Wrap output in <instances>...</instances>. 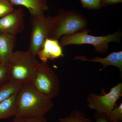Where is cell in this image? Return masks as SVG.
Listing matches in <instances>:
<instances>
[{
  "label": "cell",
  "instance_id": "14",
  "mask_svg": "<svg viewBox=\"0 0 122 122\" xmlns=\"http://www.w3.org/2000/svg\"><path fill=\"white\" fill-rule=\"evenodd\" d=\"M21 84L10 80L0 88V103L18 91Z\"/></svg>",
  "mask_w": 122,
  "mask_h": 122
},
{
  "label": "cell",
  "instance_id": "22",
  "mask_svg": "<svg viewBox=\"0 0 122 122\" xmlns=\"http://www.w3.org/2000/svg\"><path fill=\"white\" fill-rule=\"evenodd\" d=\"M122 2V0H102V7L113 5Z\"/></svg>",
  "mask_w": 122,
  "mask_h": 122
},
{
  "label": "cell",
  "instance_id": "11",
  "mask_svg": "<svg viewBox=\"0 0 122 122\" xmlns=\"http://www.w3.org/2000/svg\"><path fill=\"white\" fill-rule=\"evenodd\" d=\"M13 6L22 5L25 7L29 11L31 16L45 14L49 7L48 0H8Z\"/></svg>",
  "mask_w": 122,
  "mask_h": 122
},
{
  "label": "cell",
  "instance_id": "15",
  "mask_svg": "<svg viewBox=\"0 0 122 122\" xmlns=\"http://www.w3.org/2000/svg\"><path fill=\"white\" fill-rule=\"evenodd\" d=\"M59 122H93L85 114L78 110L72 111L69 116L59 119Z\"/></svg>",
  "mask_w": 122,
  "mask_h": 122
},
{
  "label": "cell",
  "instance_id": "20",
  "mask_svg": "<svg viewBox=\"0 0 122 122\" xmlns=\"http://www.w3.org/2000/svg\"><path fill=\"white\" fill-rule=\"evenodd\" d=\"M12 122H47L45 116L40 117H15Z\"/></svg>",
  "mask_w": 122,
  "mask_h": 122
},
{
  "label": "cell",
  "instance_id": "13",
  "mask_svg": "<svg viewBox=\"0 0 122 122\" xmlns=\"http://www.w3.org/2000/svg\"><path fill=\"white\" fill-rule=\"evenodd\" d=\"M16 93L0 103V120L15 116L16 108Z\"/></svg>",
  "mask_w": 122,
  "mask_h": 122
},
{
  "label": "cell",
  "instance_id": "3",
  "mask_svg": "<svg viewBox=\"0 0 122 122\" xmlns=\"http://www.w3.org/2000/svg\"><path fill=\"white\" fill-rule=\"evenodd\" d=\"M50 17L52 26L51 38L52 39L58 40L63 35L74 34L87 29L86 17L76 11L60 9L57 15Z\"/></svg>",
  "mask_w": 122,
  "mask_h": 122
},
{
  "label": "cell",
  "instance_id": "2",
  "mask_svg": "<svg viewBox=\"0 0 122 122\" xmlns=\"http://www.w3.org/2000/svg\"><path fill=\"white\" fill-rule=\"evenodd\" d=\"M10 80L20 84L31 83L40 63L28 51L14 52L8 62Z\"/></svg>",
  "mask_w": 122,
  "mask_h": 122
},
{
  "label": "cell",
  "instance_id": "1",
  "mask_svg": "<svg viewBox=\"0 0 122 122\" xmlns=\"http://www.w3.org/2000/svg\"><path fill=\"white\" fill-rule=\"evenodd\" d=\"M15 117H40L45 115L54 106L52 99L40 93L31 83H23L16 93Z\"/></svg>",
  "mask_w": 122,
  "mask_h": 122
},
{
  "label": "cell",
  "instance_id": "8",
  "mask_svg": "<svg viewBox=\"0 0 122 122\" xmlns=\"http://www.w3.org/2000/svg\"><path fill=\"white\" fill-rule=\"evenodd\" d=\"M24 13L22 9H15L0 18V33L16 36L24 28Z\"/></svg>",
  "mask_w": 122,
  "mask_h": 122
},
{
  "label": "cell",
  "instance_id": "16",
  "mask_svg": "<svg viewBox=\"0 0 122 122\" xmlns=\"http://www.w3.org/2000/svg\"><path fill=\"white\" fill-rule=\"evenodd\" d=\"M10 80V68L8 63L2 64L0 63V88Z\"/></svg>",
  "mask_w": 122,
  "mask_h": 122
},
{
  "label": "cell",
  "instance_id": "5",
  "mask_svg": "<svg viewBox=\"0 0 122 122\" xmlns=\"http://www.w3.org/2000/svg\"><path fill=\"white\" fill-rule=\"evenodd\" d=\"M31 83L36 90L48 98L52 99L59 94L58 76L46 63H40Z\"/></svg>",
  "mask_w": 122,
  "mask_h": 122
},
{
  "label": "cell",
  "instance_id": "6",
  "mask_svg": "<svg viewBox=\"0 0 122 122\" xmlns=\"http://www.w3.org/2000/svg\"><path fill=\"white\" fill-rule=\"evenodd\" d=\"M30 22L32 30L28 51L36 56L38 52L42 48L46 39L51 38L52 24L50 16H46L45 14L31 16Z\"/></svg>",
  "mask_w": 122,
  "mask_h": 122
},
{
  "label": "cell",
  "instance_id": "12",
  "mask_svg": "<svg viewBox=\"0 0 122 122\" xmlns=\"http://www.w3.org/2000/svg\"><path fill=\"white\" fill-rule=\"evenodd\" d=\"M75 60H81L82 61H90L99 62L102 64L103 68L105 69L109 66H116L120 70L121 74L122 73V51L114 52L109 54L105 58L96 57L91 59H87L84 56H77L74 58Z\"/></svg>",
  "mask_w": 122,
  "mask_h": 122
},
{
  "label": "cell",
  "instance_id": "17",
  "mask_svg": "<svg viewBox=\"0 0 122 122\" xmlns=\"http://www.w3.org/2000/svg\"><path fill=\"white\" fill-rule=\"evenodd\" d=\"M13 6L8 0H0V18L13 11Z\"/></svg>",
  "mask_w": 122,
  "mask_h": 122
},
{
  "label": "cell",
  "instance_id": "7",
  "mask_svg": "<svg viewBox=\"0 0 122 122\" xmlns=\"http://www.w3.org/2000/svg\"><path fill=\"white\" fill-rule=\"evenodd\" d=\"M122 95V83H119L111 88L109 93L103 95L92 92L87 97V106L97 113L105 114L108 116Z\"/></svg>",
  "mask_w": 122,
  "mask_h": 122
},
{
  "label": "cell",
  "instance_id": "18",
  "mask_svg": "<svg viewBox=\"0 0 122 122\" xmlns=\"http://www.w3.org/2000/svg\"><path fill=\"white\" fill-rule=\"evenodd\" d=\"M82 7L89 10L99 9L102 8V0H80Z\"/></svg>",
  "mask_w": 122,
  "mask_h": 122
},
{
  "label": "cell",
  "instance_id": "10",
  "mask_svg": "<svg viewBox=\"0 0 122 122\" xmlns=\"http://www.w3.org/2000/svg\"><path fill=\"white\" fill-rule=\"evenodd\" d=\"M16 41V36L7 33H0V63H8L14 53Z\"/></svg>",
  "mask_w": 122,
  "mask_h": 122
},
{
  "label": "cell",
  "instance_id": "21",
  "mask_svg": "<svg viewBox=\"0 0 122 122\" xmlns=\"http://www.w3.org/2000/svg\"><path fill=\"white\" fill-rule=\"evenodd\" d=\"M96 122H112L109 119V117L105 114L97 113L94 115ZM119 122H121V121Z\"/></svg>",
  "mask_w": 122,
  "mask_h": 122
},
{
  "label": "cell",
  "instance_id": "19",
  "mask_svg": "<svg viewBox=\"0 0 122 122\" xmlns=\"http://www.w3.org/2000/svg\"><path fill=\"white\" fill-rule=\"evenodd\" d=\"M110 120L112 122H119L122 120V103L117 107H114L108 116Z\"/></svg>",
  "mask_w": 122,
  "mask_h": 122
},
{
  "label": "cell",
  "instance_id": "4",
  "mask_svg": "<svg viewBox=\"0 0 122 122\" xmlns=\"http://www.w3.org/2000/svg\"><path fill=\"white\" fill-rule=\"evenodd\" d=\"M90 31L86 29L74 34L63 35L61 38L60 45L63 47L70 45L90 44L94 46L97 52L104 54L108 50L109 42L119 43L120 41L122 35L119 32L106 36H96L88 34Z\"/></svg>",
  "mask_w": 122,
  "mask_h": 122
},
{
  "label": "cell",
  "instance_id": "9",
  "mask_svg": "<svg viewBox=\"0 0 122 122\" xmlns=\"http://www.w3.org/2000/svg\"><path fill=\"white\" fill-rule=\"evenodd\" d=\"M37 55L42 62L47 63L48 60H54L64 56L62 47L58 40L51 38H47L42 48Z\"/></svg>",
  "mask_w": 122,
  "mask_h": 122
}]
</instances>
